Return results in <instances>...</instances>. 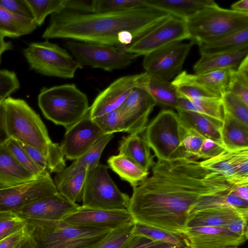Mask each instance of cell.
I'll list each match as a JSON object with an SVG mask.
<instances>
[{
	"instance_id": "1",
	"label": "cell",
	"mask_w": 248,
	"mask_h": 248,
	"mask_svg": "<svg viewBox=\"0 0 248 248\" xmlns=\"http://www.w3.org/2000/svg\"><path fill=\"white\" fill-rule=\"evenodd\" d=\"M232 186L193 158L157 160L151 175L133 187L128 211L136 222L183 237L198 202Z\"/></svg>"
},
{
	"instance_id": "2",
	"label": "cell",
	"mask_w": 248,
	"mask_h": 248,
	"mask_svg": "<svg viewBox=\"0 0 248 248\" xmlns=\"http://www.w3.org/2000/svg\"><path fill=\"white\" fill-rule=\"evenodd\" d=\"M170 16L149 6L89 14L63 10L51 15L42 38L124 45L133 37L135 40L145 34Z\"/></svg>"
},
{
	"instance_id": "3",
	"label": "cell",
	"mask_w": 248,
	"mask_h": 248,
	"mask_svg": "<svg viewBox=\"0 0 248 248\" xmlns=\"http://www.w3.org/2000/svg\"><path fill=\"white\" fill-rule=\"evenodd\" d=\"M5 125L10 138L33 147L66 167L60 145L51 140L39 115L23 99L8 97L3 100Z\"/></svg>"
},
{
	"instance_id": "4",
	"label": "cell",
	"mask_w": 248,
	"mask_h": 248,
	"mask_svg": "<svg viewBox=\"0 0 248 248\" xmlns=\"http://www.w3.org/2000/svg\"><path fill=\"white\" fill-rule=\"evenodd\" d=\"M25 219L24 230L34 248H94L112 231L78 226L63 220Z\"/></svg>"
},
{
	"instance_id": "5",
	"label": "cell",
	"mask_w": 248,
	"mask_h": 248,
	"mask_svg": "<svg viewBox=\"0 0 248 248\" xmlns=\"http://www.w3.org/2000/svg\"><path fill=\"white\" fill-rule=\"evenodd\" d=\"M38 104L47 119L66 129L82 119L90 107L86 94L74 84L43 87Z\"/></svg>"
},
{
	"instance_id": "6",
	"label": "cell",
	"mask_w": 248,
	"mask_h": 248,
	"mask_svg": "<svg viewBox=\"0 0 248 248\" xmlns=\"http://www.w3.org/2000/svg\"><path fill=\"white\" fill-rule=\"evenodd\" d=\"M190 40L209 43L248 28V14L219 7L216 2L186 20Z\"/></svg>"
},
{
	"instance_id": "7",
	"label": "cell",
	"mask_w": 248,
	"mask_h": 248,
	"mask_svg": "<svg viewBox=\"0 0 248 248\" xmlns=\"http://www.w3.org/2000/svg\"><path fill=\"white\" fill-rule=\"evenodd\" d=\"M144 139L157 160L168 161L185 157L182 140L186 132L177 113L163 109L144 130Z\"/></svg>"
},
{
	"instance_id": "8",
	"label": "cell",
	"mask_w": 248,
	"mask_h": 248,
	"mask_svg": "<svg viewBox=\"0 0 248 248\" xmlns=\"http://www.w3.org/2000/svg\"><path fill=\"white\" fill-rule=\"evenodd\" d=\"M23 52L30 68L44 76L72 78L82 68L66 49L47 40L31 43Z\"/></svg>"
},
{
	"instance_id": "9",
	"label": "cell",
	"mask_w": 248,
	"mask_h": 248,
	"mask_svg": "<svg viewBox=\"0 0 248 248\" xmlns=\"http://www.w3.org/2000/svg\"><path fill=\"white\" fill-rule=\"evenodd\" d=\"M108 167L99 164L89 170L82 206L107 210H128L130 197L118 188L108 172Z\"/></svg>"
},
{
	"instance_id": "10",
	"label": "cell",
	"mask_w": 248,
	"mask_h": 248,
	"mask_svg": "<svg viewBox=\"0 0 248 248\" xmlns=\"http://www.w3.org/2000/svg\"><path fill=\"white\" fill-rule=\"evenodd\" d=\"M65 45L82 67L89 66L108 72L126 68L139 56L116 46L100 43L69 40Z\"/></svg>"
},
{
	"instance_id": "11",
	"label": "cell",
	"mask_w": 248,
	"mask_h": 248,
	"mask_svg": "<svg viewBox=\"0 0 248 248\" xmlns=\"http://www.w3.org/2000/svg\"><path fill=\"white\" fill-rule=\"evenodd\" d=\"M194 44L192 41L174 42L144 55L142 65L145 72L152 78L170 81L181 72Z\"/></svg>"
},
{
	"instance_id": "12",
	"label": "cell",
	"mask_w": 248,
	"mask_h": 248,
	"mask_svg": "<svg viewBox=\"0 0 248 248\" xmlns=\"http://www.w3.org/2000/svg\"><path fill=\"white\" fill-rule=\"evenodd\" d=\"M190 39L186 20L170 16L155 27L120 49L138 56L145 55L170 43Z\"/></svg>"
},
{
	"instance_id": "13",
	"label": "cell",
	"mask_w": 248,
	"mask_h": 248,
	"mask_svg": "<svg viewBox=\"0 0 248 248\" xmlns=\"http://www.w3.org/2000/svg\"><path fill=\"white\" fill-rule=\"evenodd\" d=\"M50 175L0 188V213H11L38 200L57 193Z\"/></svg>"
},
{
	"instance_id": "14",
	"label": "cell",
	"mask_w": 248,
	"mask_h": 248,
	"mask_svg": "<svg viewBox=\"0 0 248 248\" xmlns=\"http://www.w3.org/2000/svg\"><path fill=\"white\" fill-rule=\"evenodd\" d=\"M147 76L144 72L125 76L115 80L100 93L89 107L90 118L93 120L119 108L131 91L141 87Z\"/></svg>"
},
{
	"instance_id": "15",
	"label": "cell",
	"mask_w": 248,
	"mask_h": 248,
	"mask_svg": "<svg viewBox=\"0 0 248 248\" xmlns=\"http://www.w3.org/2000/svg\"><path fill=\"white\" fill-rule=\"evenodd\" d=\"M105 135L90 118L88 111L82 119L66 129L60 145L62 153L65 159L75 160Z\"/></svg>"
},
{
	"instance_id": "16",
	"label": "cell",
	"mask_w": 248,
	"mask_h": 248,
	"mask_svg": "<svg viewBox=\"0 0 248 248\" xmlns=\"http://www.w3.org/2000/svg\"><path fill=\"white\" fill-rule=\"evenodd\" d=\"M156 103L144 89L134 88L119 108L124 132L140 135L148 125L149 117Z\"/></svg>"
},
{
	"instance_id": "17",
	"label": "cell",
	"mask_w": 248,
	"mask_h": 248,
	"mask_svg": "<svg viewBox=\"0 0 248 248\" xmlns=\"http://www.w3.org/2000/svg\"><path fill=\"white\" fill-rule=\"evenodd\" d=\"M201 164L232 186L248 185V148L225 150L214 157L201 161Z\"/></svg>"
},
{
	"instance_id": "18",
	"label": "cell",
	"mask_w": 248,
	"mask_h": 248,
	"mask_svg": "<svg viewBox=\"0 0 248 248\" xmlns=\"http://www.w3.org/2000/svg\"><path fill=\"white\" fill-rule=\"evenodd\" d=\"M62 220L78 226L111 231L135 221L128 210L102 209L82 205Z\"/></svg>"
},
{
	"instance_id": "19",
	"label": "cell",
	"mask_w": 248,
	"mask_h": 248,
	"mask_svg": "<svg viewBox=\"0 0 248 248\" xmlns=\"http://www.w3.org/2000/svg\"><path fill=\"white\" fill-rule=\"evenodd\" d=\"M183 237L187 248H232L248 240L224 228L205 226L187 228Z\"/></svg>"
},
{
	"instance_id": "20",
	"label": "cell",
	"mask_w": 248,
	"mask_h": 248,
	"mask_svg": "<svg viewBox=\"0 0 248 248\" xmlns=\"http://www.w3.org/2000/svg\"><path fill=\"white\" fill-rule=\"evenodd\" d=\"M79 206L78 203L68 201L57 192L38 200L13 213L24 218L59 221Z\"/></svg>"
},
{
	"instance_id": "21",
	"label": "cell",
	"mask_w": 248,
	"mask_h": 248,
	"mask_svg": "<svg viewBox=\"0 0 248 248\" xmlns=\"http://www.w3.org/2000/svg\"><path fill=\"white\" fill-rule=\"evenodd\" d=\"M241 219L248 220V208L220 205L193 212L187 228L205 226L226 228L231 223Z\"/></svg>"
},
{
	"instance_id": "22",
	"label": "cell",
	"mask_w": 248,
	"mask_h": 248,
	"mask_svg": "<svg viewBox=\"0 0 248 248\" xmlns=\"http://www.w3.org/2000/svg\"><path fill=\"white\" fill-rule=\"evenodd\" d=\"M113 137V134L104 135L69 167L56 173L54 181L56 187L82 170H91L98 166L104 149Z\"/></svg>"
},
{
	"instance_id": "23",
	"label": "cell",
	"mask_w": 248,
	"mask_h": 248,
	"mask_svg": "<svg viewBox=\"0 0 248 248\" xmlns=\"http://www.w3.org/2000/svg\"><path fill=\"white\" fill-rule=\"evenodd\" d=\"M176 110L181 124L185 128L192 130L204 138L223 145L221 135L222 122L198 112Z\"/></svg>"
},
{
	"instance_id": "24",
	"label": "cell",
	"mask_w": 248,
	"mask_h": 248,
	"mask_svg": "<svg viewBox=\"0 0 248 248\" xmlns=\"http://www.w3.org/2000/svg\"><path fill=\"white\" fill-rule=\"evenodd\" d=\"M119 152L124 155L146 171L154 165V155L144 138L139 135H130L122 137L119 142Z\"/></svg>"
},
{
	"instance_id": "25",
	"label": "cell",
	"mask_w": 248,
	"mask_h": 248,
	"mask_svg": "<svg viewBox=\"0 0 248 248\" xmlns=\"http://www.w3.org/2000/svg\"><path fill=\"white\" fill-rule=\"evenodd\" d=\"M215 3L212 0H146L147 6L185 20Z\"/></svg>"
},
{
	"instance_id": "26",
	"label": "cell",
	"mask_w": 248,
	"mask_h": 248,
	"mask_svg": "<svg viewBox=\"0 0 248 248\" xmlns=\"http://www.w3.org/2000/svg\"><path fill=\"white\" fill-rule=\"evenodd\" d=\"M201 56L226 54L248 48V28L209 43L198 44Z\"/></svg>"
},
{
	"instance_id": "27",
	"label": "cell",
	"mask_w": 248,
	"mask_h": 248,
	"mask_svg": "<svg viewBox=\"0 0 248 248\" xmlns=\"http://www.w3.org/2000/svg\"><path fill=\"white\" fill-rule=\"evenodd\" d=\"M35 178L19 164L5 143L0 146V182L11 186Z\"/></svg>"
},
{
	"instance_id": "28",
	"label": "cell",
	"mask_w": 248,
	"mask_h": 248,
	"mask_svg": "<svg viewBox=\"0 0 248 248\" xmlns=\"http://www.w3.org/2000/svg\"><path fill=\"white\" fill-rule=\"evenodd\" d=\"M221 135L222 144L227 150L248 148V126L224 111Z\"/></svg>"
},
{
	"instance_id": "29",
	"label": "cell",
	"mask_w": 248,
	"mask_h": 248,
	"mask_svg": "<svg viewBox=\"0 0 248 248\" xmlns=\"http://www.w3.org/2000/svg\"><path fill=\"white\" fill-rule=\"evenodd\" d=\"M248 54V48L239 51L211 56H201L195 63V74L212 71L236 69L242 60Z\"/></svg>"
},
{
	"instance_id": "30",
	"label": "cell",
	"mask_w": 248,
	"mask_h": 248,
	"mask_svg": "<svg viewBox=\"0 0 248 248\" xmlns=\"http://www.w3.org/2000/svg\"><path fill=\"white\" fill-rule=\"evenodd\" d=\"M37 27L33 19L13 14L0 4V34L3 37H19L30 34Z\"/></svg>"
},
{
	"instance_id": "31",
	"label": "cell",
	"mask_w": 248,
	"mask_h": 248,
	"mask_svg": "<svg viewBox=\"0 0 248 248\" xmlns=\"http://www.w3.org/2000/svg\"><path fill=\"white\" fill-rule=\"evenodd\" d=\"M107 163L113 171L133 187L143 181L149 173V171L144 170L132 159L123 154L110 156Z\"/></svg>"
},
{
	"instance_id": "32",
	"label": "cell",
	"mask_w": 248,
	"mask_h": 248,
	"mask_svg": "<svg viewBox=\"0 0 248 248\" xmlns=\"http://www.w3.org/2000/svg\"><path fill=\"white\" fill-rule=\"evenodd\" d=\"M140 88L149 93L156 105L177 108L179 96L171 82L152 78L147 75Z\"/></svg>"
},
{
	"instance_id": "33",
	"label": "cell",
	"mask_w": 248,
	"mask_h": 248,
	"mask_svg": "<svg viewBox=\"0 0 248 248\" xmlns=\"http://www.w3.org/2000/svg\"><path fill=\"white\" fill-rule=\"evenodd\" d=\"M176 109L198 112L223 121L224 111L221 98H206L189 100L179 96Z\"/></svg>"
},
{
	"instance_id": "34",
	"label": "cell",
	"mask_w": 248,
	"mask_h": 248,
	"mask_svg": "<svg viewBox=\"0 0 248 248\" xmlns=\"http://www.w3.org/2000/svg\"><path fill=\"white\" fill-rule=\"evenodd\" d=\"M178 96L189 100L201 98H221L196 82L193 74L181 71L171 82Z\"/></svg>"
},
{
	"instance_id": "35",
	"label": "cell",
	"mask_w": 248,
	"mask_h": 248,
	"mask_svg": "<svg viewBox=\"0 0 248 248\" xmlns=\"http://www.w3.org/2000/svg\"><path fill=\"white\" fill-rule=\"evenodd\" d=\"M241 99L248 106V57H245L236 69H231L226 91Z\"/></svg>"
},
{
	"instance_id": "36",
	"label": "cell",
	"mask_w": 248,
	"mask_h": 248,
	"mask_svg": "<svg viewBox=\"0 0 248 248\" xmlns=\"http://www.w3.org/2000/svg\"><path fill=\"white\" fill-rule=\"evenodd\" d=\"M230 69L212 71L201 74H193L195 80L221 98L228 84Z\"/></svg>"
},
{
	"instance_id": "37",
	"label": "cell",
	"mask_w": 248,
	"mask_h": 248,
	"mask_svg": "<svg viewBox=\"0 0 248 248\" xmlns=\"http://www.w3.org/2000/svg\"><path fill=\"white\" fill-rule=\"evenodd\" d=\"M88 171V169H83L63 182L56 187L57 192L73 203L82 202Z\"/></svg>"
},
{
	"instance_id": "38",
	"label": "cell",
	"mask_w": 248,
	"mask_h": 248,
	"mask_svg": "<svg viewBox=\"0 0 248 248\" xmlns=\"http://www.w3.org/2000/svg\"><path fill=\"white\" fill-rule=\"evenodd\" d=\"M134 234L178 248H186L183 237L135 222Z\"/></svg>"
},
{
	"instance_id": "39",
	"label": "cell",
	"mask_w": 248,
	"mask_h": 248,
	"mask_svg": "<svg viewBox=\"0 0 248 248\" xmlns=\"http://www.w3.org/2000/svg\"><path fill=\"white\" fill-rule=\"evenodd\" d=\"M33 19L41 26L47 16L65 10L66 0H26Z\"/></svg>"
},
{
	"instance_id": "40",
	"label": "cell",
	"mask_w": 248,
	"mask_h": 248,
	"mask_svg": "<svg viewBox=\"0 0 248 248\" xmlns=\"http://www.w3.org/2000/svg\"><path fill=\"white\" fill-rule=\"evenodd\" d=\"M5 145L19 164L35 177L50 175L34 163L19 142L10 138Z\"/></svg>"
},
{
	"instance_id": "41",
	"label": "cell",
	"mask_w": 248,
	"mask_h": 248,
	"mask_svg": "<svg viewBox=\"0 0 248 248\" xmlns=\"http://www.w3.org/2000/svg\"><path fill=\"white\" fill-rule=\"evenodd\" d=\"M135 221L112 231L94 248H126L135 236Z\"/></svg>"
},
{
	"instance_id": "42",
	"label": "cell",
	"mask_w": 248,
	"mask_h": 248,
	"mask_svg": "<svg viewBox=\"0 0 248 248\" xmlns=\"http://www.w3.org/2000/svg\"><path fill=\"white\" fill-rule=\"evenodd\" d=\"M223 111L248 126V106L233 93L226 92L221 96Z\"/></svg>"
},
{
	"instance_id": "43",
	"label": "cell",
	"mask_w": 248,
	"mask_h": 248,
	"mask_svg": "<svg viewBox=\"0 0 248 248\" xmlns=\"http://www.w3.org/2000/svg\"><path fill=\"white\" fill-rule=\"evenodd\" d=\"M147 6L146 0H96V13L129 10Z\"/></svg>"
},
{
	"instance_id": "44",
	"label": "cell",
	"mask_w": 248,
	"mask_h": 248,
	"mask_svg": "<svg viewBox=\"0 0 248 248\" xmlns=\"http://www.w3.org/2000/svg\"><path fill=\"white\" fill-rule=\"evenodd\" d=\"M93 120L105 134H113L116 132H124L123 123L119 108Z\"/></svg>"
},
{
	"instance_id": "45",
	"label": "cell",
	"mask_w": 248,
	"mask_h": 248,
	"mask_svg": "<svg viewBox=\"0 0 248 248\" xmlns=\"http://www.w3.org/2000/svg\"><path fill=\"white\" fill-rule=\"evenodd\" d=\"M26 220L14 213H7L0 218V240L24 228Z\"/></svg>"
},
{
	"instance_id": "46",
	"label": "cell",
	"mask_w": 248,
	"mask_h": 248,
	"mask_svg": "<svg viewBox=\"0 0 248 248\" xmlns=\"http://www.w3.org/2000/svg\"><path fill=\"white\" fill-rule=\"evenodd\" d=\"M185 129L181 143L185 157L196 160L205 138L192 130Z\"/></svg>"
},
{
	"instance_id": "47",
	"label": "cell",
	"mask_w": 248,
	"mask_h": 248,
	"mask_svg": "<svg viewBox=\"0 0 248 248\" xmlns=\"http://www.w3.org/2000/svg\"><path fill=\"white\" fill-rule=\"evenodd\" d=\"M20 83L16 73L0 69V99L3 100L17 91Z\"/></svg>"
},
{
	"instance_id": "48",
	"label": "cell",
	"mask_w": 248,
	"mask_h": 248,
	"mask_svg": "<svg viewBox=\"0 0 248 248\" xmlns=\"http://www.w3.org/2000/svg\"><path fill=\"white\" fill-rule=\"evenodd\" d=\"M0 4L13 14L33 19L26 0H0Z\"/></svg>"
},
{
	"instance_id": "49",
	"label": "cell",
	"mask_w": 248,
	"mask_h": 248,
	"mask_svg": "<svg viewBox=\"0 0 248 248\" xmlns=\"http://www.w3.org/2000/svg\"><path fill=\"white\" fill-rule=\"evenodd\" d=\"M225 148L214 141L204 139L200 151L197 155V159H208L214 157L225 150Z\"/></svg>"
},
{
	"instance_id": "50",
	"label": "cell",
	"mask_w": 248,
	"mask_h": 248,
	"mask_svg": "<svg viewBox=\"0 0 248 248\" xmlns=\"http://www.w3.org/2000/svg\"><path fill=\"white\" fill-rule=\"evenodd\" d=\"M96 0H66L65 10L81 13H96Z\"/></svg>"
},
{
	"instance_id": "51",
	"label": "cell",
	"mask_w": 248,
	"mask_h": 248,
	"mask_svg": "<svg viewBox=\"0 0 248 248\" xmlns=\"http://www.w3.org/2000/svg\"><path fill=\"white\" fill-rule=\"evenodd\" d=\"M26 237L24 228L0 240V248H19Z\"/></svg>"
},
{
	"instance_id": "52",
	"label": "cell",
	"mask_w": 248,
	"mask_h": 248,
	"mask_svg": "<svg viewBox=\"0 0 248 248\" xmlns=\"http://www.w3.org/2000/svg\"><path fill=\"white\" fill-rule=\"evenodd\" d=\"M163 243L135 235L126 248H159Z\"/></svg>"
},
{
	"instance_id": "53",
	"label": "cell",
	"mask_w": 248,
	"mask_h": 248,
	"mask_svg": "<svg viewBox=\"0 0 248 248\" xmlns=\"http://www.w3.org/2000/svg\"><path fill=\"white\" fill-rule=\"evenodd\" d=\"M230 232L248 238V220L239 219L229 224L226 228Z\"/></svg>"
},
{
	"instance_id": "54",
	"label": "cell",
	"mask_w": 248,
	"mask_h": 248,
	"mask_svg": "<svg viewBox=\"0 0 248 248\" xmlns=\"http://www.w3.org/2000/svg\"><path fill=\"white\" fill-rule=\"evenodd\" d=\"M3 100H0V146L4 144L10 139L6 128Z\"/></svg>"
},
{
	"instance_id": "55",
	"label": "cell",
	"mask_w": 248,
	"mask_h": 248,
	"mask_svg": "<svg viewBox=\"0 0 248 248\" xmlns=\"http://www.w3.org/2000/svg\"><path fill=\"white\" fill-rule=\"evenodd\" d=\"M225 198L226 203L229 205L248 208V201L243 200L230 193L225 195Z\"/></svg>"
},
{
	"instance_id": "56",
	"label": "cell",
	"mask_w": 248,
	"mask_h": 248,
	"mask_svg": "<svg viewBox=\"0 0 248 248\" xmlns=\"http://www.w3.org/2000/svg\"><path fill=\"white\" fill-rule=\"evenodd\" d=\"M230 193L248 201V185L233 186Z\"/></svg>"
},
{
	"instance_id": "57",
	"label": "cell",
	"mask_w": 248,
	"mask_h": 248,
	"mask_svg": "<svg viewBox=\"0 0 248 248\" xmlns=\"http://www.w3.org/2000/svg\"><path fill=\"white\" fill-rule=\"evenodd\" d=\"M231 10L238 13L248 14V0H241L231 6Z\"/></svg>"
},
{
	"instance_id": "58",
	"label": "cell",
	"mask_w": 248,
	"mask_h": 248,
	"mask_svg": "<svg viewBox=\"0 0 248 248\" xmlns=\"http://www.w3.org/2000/svg\"><path fill=\"white\" fill-rule=\"evenodd\" d=\"M4 37L0 34V63L1 61V56L6 51L12 50L13 45L11 41H7Z\"/></svg>"
},
{
	"instance_id": "59",
	"label": "cell",
	"mask_w": 248,
	"mask_h": 248,
	"mask_svg": "<svg viewBox=\"0 0 248 248\" xmlns=\"http://www.w3.org/2000/svg\"><path fill=\"white\" fill-rule=\"evenodd\" d=\"M19 248H34V247L26 235V237L23 240Z\"/></svg>"
},
{
	"instance_id": "60",
	"label": "cell",
	"mask_w": 248,
	"mask_h": 248,
	"mask_svg": "<svg viewBox=\"0 0 248 248\" xmlns=\"http://www.w3.org/2000/svg\"><path fill=\"white\" fill-rule=\"evenodd\" d=\"M159 248H178V247H173L167 244H163L162 245V246Z\"/></svg>"
},
{
	"instance_id": "61",
	"label": "cell",
	"mask_w": 248,
	"mask_h": 248,
	"mask_svg": "<svg viewBox=\"0 0 248 248\" xmlns=\"http://www.w3.org/2000/svg\"><path fill=\"white\" fill-rule=\"evenodd\" d=\"M9 186L5 185L2 183L0 182V188L8 187Z\"/></svg>"
},
{
	"instance_id": "62",
	"label": "cell",
	"mask_w": 248,
	"mask_h": 248,
	"mask_svg": "<svg viewBox=\"0 0 248 248\" xmlns=\"http://www.w3.org/2000/svg\"><path fill=\"white\" fill-rule=\"evenodd\" d=\"M7 213H0V218L3 216H4L5 215H6Z\"/></svg>"
},
{
	"instance_id": "63",
	"label": "cell",
	"mask_w": 248,
	"mask_h": 248,
	"mask_svg": "<svg viewBox=\"0 0 248 248\" xmlns=\"http://www.w3.org/2000/svg\"><path fill=\"white\" fill-rule=\"evenodd\" d=\"M240 248V247H233V248Z\"/></svg>"
},
{
	"instance_id": "64",
	"label": "cell",
	"mask_w": 248,
	"mask_h": 248,
	"mask_svg": "<svg viewBox=\"0 0 248 248\" xmlns=\"http://www.w3.org/2000/svg\"><path fill=\"white\" fill-rule=\"evenodd\" d=\"M0 100H1V99H0Z\"/></svg>"
}]
</instances>
